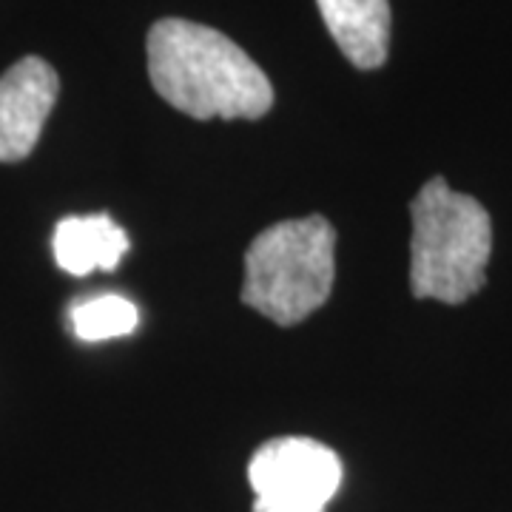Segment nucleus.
Segmentation results:
<instances>
[{"instance_id":"obj_4","label":"nucleus","mask_w":512,"mask_h":512,"mask_svg":"<svg viewBox=\"0 0 512 512\" xmlns=\"http://www.w3.org/2000/svg\"><path fill=\"white\" fill-rule=\"evenodd\" d=\"M248 481L254 512H325L342 484V461L322 441L282 436L256 450Z\"/></svg>"},{"instance_id":"obj_5","label":"nucleus","mask_w":512,"mask_h":512,"mask_svg":"<svg viewBox=\"0 0 512 512\" xmlns=\"http://www.w3.org/2000/svg\"><path fill=\"white\" fill-rule=\"evenodd\" d=\"M57 92V72L43 57H23L0 74V163H20L35 151Z\"/></svg>"},{"instance_id":"obj_1","label":"nucleus","mask_w":512,"mask_h":512,"mask_svg":"<svg viewBox=\"0 0 512 512\" xmlns=\"http://www.w3.org/2000/svg\"><path fill=\"white\" fill-rule=\"evenodd\" d=\"M148 77L168 106L194 120H259L274 86L245 49L194 20H157L146 37Z\"/></svg>"},{"instance_id":"obj_7","label":"nucleus","mask_w":512,"mask_h":512,"mask_svg":"<svg viewBox=\"0 0 512 512\" xmlns=\"http://www.w3.org/2000/svg\"><path fill=\"white\" fill-rule=\"evenodd\" d=\"M55 262L72 276H89L92 271H114L128 251L126 231L109 214L66 217L57 222Z\"/></svg>"},{"instance_id":"obj_2","label":"nucleus","mask_w":512,"mask_h":512,"mask_svg":"<svg viewBox=\"0 0 512 512\" xmlns=\"http://www.w3.org/2000/svg\"><path fill=\"white\" fill-rule=\"evenodd\" d=\"M410 217L413 296L447 305H461L476 296L487 282L493 254V222L487 208L433 177L410 202Z\"/></svg>"},{"instance_id":"obj_3","label":"nucleus","mask_w":512,"mask_h":512,"mask_svg":"<svg viewBox=\"0 0 512 512\" xmlns=\"http://www.w3.org/2000/svg\"><path fill=\"white\" fill-rule=\"evenodd\" d=\"M336 231L325 217L265 228L245 254L242 302L282 328L308 319L330 299Z\"/></svg>"},{"instance_id":"obj_6","label":"nucleus","mask_w":512,"mask_h":512,"mask_svg":"<svg viewBox=\"0 0 512 512\" xmlns=\"http://www.w3.org/2000/svg\"><path fill=\"white\" fill-rule=\"evenodd\" d=\"M322 20L342 55L356 69H379L390 49V3L387 0H316Z\"/></svg>"},{"instance_id":"obj_8","label":"nucleus","mask_w":512,"mask_h":512,"mask_svg":"<svg viewBox=\"0 0 512 512\" xmlns=\"http://www.w3.org/2000/svg\"><path fill=\"white\" fill-rule=\"evenodd\" d=\"M137 308L114 293L92 296L72 305V330L83 342H109L137 328Z\"/></svg>"}]
</instances>
